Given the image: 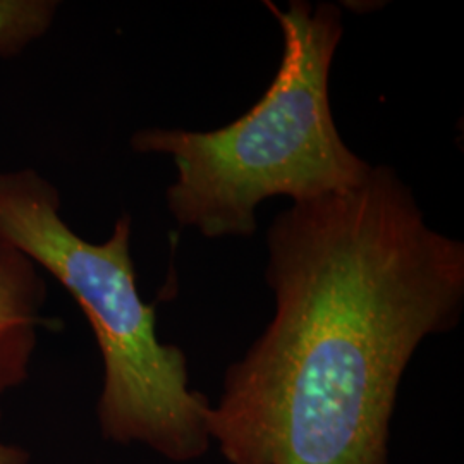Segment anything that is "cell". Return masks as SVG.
<instances>
[{
	"mask_svg": "<svg viewBox=\"0 0 464 464\" xmlns=\"http://www.w3.org/2000/svg\"><path fill=\"white\" fill-rule=\"evenodd\" d=\"M276 312L208 411L229 464H391L402 375L463 312L464 245L387 166L293 203L266 232Z\"/></svg>",
	"mask_w": 464,
	"mask_h": 464,
	"instance_id": "1",
	"label": "cell"
},
{
	"mask_svg": "<svg viewBox=\"0 0 464 464\" xmlns=\"http://www.w3.org/2000/svg\"><path fill=\"white\" fill-rule=\"evenodd\" d=\"M284 36L279 71L245 116L214 131L141 130L140 153L170 155L178 178L167 207L181 227L203 237L251 236L256 207L272 197L293 203L351 191L372 166L348 149L335 128L329 74L343 38L341 9L293 0L281 11L266 2Z\"/></svg>",
	"mask_w": 464,
	"mask_h": 464,
	"instance_id": "2",
	"label": "cell"
},
{
	"mask_svg": "<svg viewBox=\"0 0 464 464\" xmlns=\"http://www.w3.org/2000/svg\"><path fill=\"white\" fill-rule=\"evenodd\" d=\"M0 246L19 251L59 281L88 318L103 362L100 431L145 444L172 463L210 448V402L189 389L183 349L160 343L157 314L138 291L131 217L90 243L61 216L57 188L34 169L0 170Z\"/></svg>",
	"mask_w": 464,
	"mask_h": 464,
	"instance_id": "3",
	"label": "cell"
},
{
	"mask_svg": "<svg viewBox=\"0 0 464 464\" xmlns=\"http://www.w3.org/2000/svg\"><path fill=\"white\" fill-rule=\"evenodd\" d=\"M47 285L19 251L0 246V396L28 379Z\"/></svg>",
	"mask_w": 464,
	"mask_h": 464,
	"instance_id": "4",
	"label": "cell"
},
{
	"mask_svg": "<svg viewBox=\"0 0 464 464\" xmlns=\"http://www.w3.org/2000/svg\"><path fill=\"white\" fill-rule=\"evenodd\" d=\"M57 11L55 0H0V57H14L40 40Z\"/></svg>",
	"mask_w": 464,
	"mask_h": 464,
	"instance_id": "5",
	"label": "cell"
},
{
	"mask_svg": "<svg viewBox=\"0 0 464 464\" xmlns=\"http://www.w3.org/2000/svg\"><path fill=\"white\" fill-rule=\"evenodd\" d=\"M30 456L24 449L0 444V464H28Z\"/></svg>",
	"mask_w": 464,
	"mask_h": 464,
	"instance_id": "6",
	"label": "cell"
}]
</instances>
